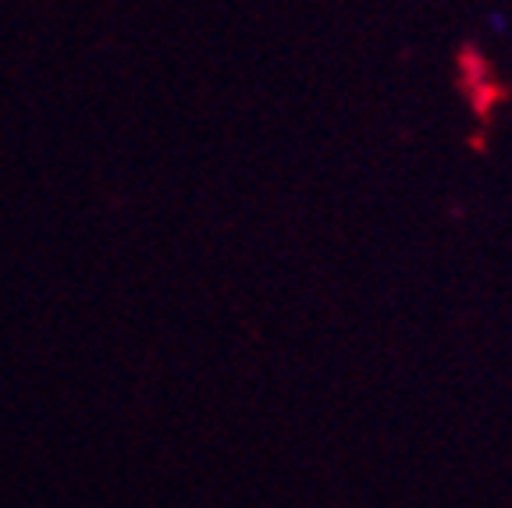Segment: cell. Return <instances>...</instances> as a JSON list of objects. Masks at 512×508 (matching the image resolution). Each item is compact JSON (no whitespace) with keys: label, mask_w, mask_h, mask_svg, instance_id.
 Returning a JSON list of instances; mask_svg holds the SVG:
<instances>
[{"label":"cell","mask_w":512,"mask_h":508,"mask_svg":"<svg viewBox=\"0 0 512 508\" xmlns=\"http://www.w3.org/2000/svg\"><path fill=\"white\" fill-rule=\"evenodd\" d=\"M488 25H491V32H498V36H502V32H509V18H505L502 11H491Z\"/></svg>","instance_id":"obj_1"}]
</instances>
